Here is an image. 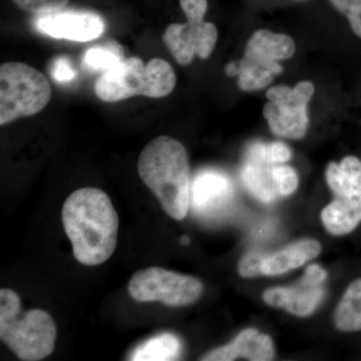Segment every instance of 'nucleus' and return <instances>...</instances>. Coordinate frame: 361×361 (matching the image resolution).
Returning a JSON list of instances; mask_svg holds the SVG:
<instances>
[{
	"instance_id": "11",
	"label": "nucleus",
	"mask_w": 361,
	"mask_h": 361,
	"mask_svg": "<svg viewBox=\"0 0 361 361\" xmlns=\"http://www.w3.org/2000/svg\"><path fill=\"white\" fill-rule=\"evenodd\" d=\"M327 272L318 264L308 266L298 283L291 287H273L263 293V300L272 307L282 308L298 317L312 314L325 296Z\"/></svg>"
},
{
	"instance_id": "26",
	"label": "nucleus",
	"mask_w": 361,
	"mask_h": 361,
	"mask_svg": "<svg viewBox=\"0 0 361 361\" xmlns=\"http://www.w3.org/2000/svg\"><path fill=\"white\" fill-rule=\"evenodd\" d=\"M180 242H182L184 245H187L188 243H189L190 240L187 238L186 236L182 237V239H180Z\"/></svg>"
},
{
	"instance_id": "7",
	"label": "nucleus",
	"mask_w": 361,
	"mask_h": 361,
	"mask_svg": "<svg viewBox=\"0 0 361 361\" xmlns=\"http://www.w3.org/2000/svg\"><path fill=\"white\" fill-rule=\"evenodd\" d=\"M51 99L44 73L23 63L0 66V125L40 113Z\"/></svg>"
},
{
	"instance_id": "3",
	"label": "nucleus",
	"mask_w": 361,
	"mask_h": 361,
	"mask_svg": "<svg viewBox=\"0 0 361 361\" xmlns=\"http://www.w3.org/2000/svg\"><path fill=\"white\" fill-rule=\"evenodd\" d=\"M56 334L49 313L32 310L21 315L20 296L11 289L0 290V339L20 360L37 361L51 355Z\"/></svg>"
},
{
	"instance_id": "14",
	"label": "nucleus",
	"mask_w": 361,
	"mask_h": 361,
	"mask_svg": "<svg viewBox=\"0 0 361 361\" xmlns=\"http://www.w3.org/2000/svg\"><path fill=\"white\" fill-rule=\"evenodd\" d=\"M232 184L226 176L215 171H204L195 178L191 200L195 210L209 214L222 208L232 196Z\"/></svg>"
},
{
	"instance_id": "1",
	"label": "nucleus",
	"mask_w": 361,
	"mask_h": 361,
	"mask_svg": "<svg viewBox=\"0 0 361 361\" xmlns=\"http://www.w3.org/2000/svg\"><path fill=\"white\" fill-rule=\"evenodd\" d=\"M65 231L78 262L96 266L116 250L118 216L110 197L97 188H82L66 198L61 211Z\"/></svg>"
},
{
	"instance_id": "10",
	"label": "nucleus",
	"mask_w": 361,
	"mask_h": 361,
	"mask_svg": "<svg viewBox=\"0 0 361 361\" xmlns=\"http://www.w3.org/2000/svg\"><path fill=\"white\" fill-rule=\"evenodd\" d=\"M129 292L139 302H161L169 306H186L196 302L203 293L198 278L160 267L139 270L130 278Z\"/></svg>"
},
{
	"instance_id": "8",
	"label": "nucleus",
	"mask_w": 361,
	"mask_h": 361,
	"mask_svg": "<svg viewBox=\"0 0 361 361\" xmlns=\"http://www.w3.org/2000/svg\"><path fill=\"white\" fill-rule=\"evenodd\" d=\"M180 6L187 21L169 25L163 40L176 61L188 66L195 56L207 59L212 54L217 44L218 30L214 23L204 20L208 11L207 0H180Z\"/></svg>"
},
{
	"instance_id": "25",
	"label": "nucleus",
	"mask_w": 361,
	"mask_h": 361,
	"mask_svg": "<svg viewBox=\"0 0 361 361\" xmlns=\"http://www.w3.org/2000/svg\"><path fill=\"white\" fill-rule=\"evenodd\" d=\"M51 77L59 84H66L75 80L77 73L71 65L70 59L61 56L54 59L52 63Z\"/></svg>"
},
{
	"instance_id": "17",
	"label": "nucleus",
	"mask_w": 361,
	"mask_h": 361,
	"mask_svg": "<svg viewBox=\"0 0 361 361\" xmlns=\"http://www.w3.org/2000/svg\"><path fill=\"white\" fill-rule=\"evenodd\" d=\"M271 167L272 165L269 164L247 160L242 173L249 191L263 203H272L278 197Z\"/></svg>"
},
{
	"instance_id": "2",
	"label": "nucleus",
	"mask_w": 361,
	"mask_h": 361,
	"mask_svg": "<svg viewBox=\"0 0 361 361\" xmlns=\"http://www.w3.org/2000/svg\"><path fill=\"white\" fill-rule=\"evenodd\" d=\"M137 172L171 218L186 217L192 185L187 149L179 141L168 135L152 140L140 155Z\"/></svg>"
},
{
	"instance_id": "5",
	"label": "nucleus",
	"mask_w": 361,
	"mask_h": 361,
	"mask_svg": "<svg viewBox=\"0 0 361 361\" xmlns=\"http://www.w3.org/2000/svg\"><path fill=\"white\" fill-rule=\"evenodd\" d=\"M295 51V42L289 35L258 30L249 37L243 58L226 66V73L236 75L237 85L244 92L263 90L283 71L280 61L292 58Z\"/></svg>"
},
{
	"instance_id": "6",
	"label": "nucleus",
	"mask_w": 361,
	"mask_h": 361,
	"mask_svg": "<svg viewBox=\"0 0 361 361\" xmlns=\"http://www.w3.org/2000/svg\"><path fill=\"white\" fill-rule=\"evenodd\" d=\"M325 180L334 200L322 212V224L334 236H345L361 224V160L344 157L339 163L330 161Z\"/></svg>"
},
{
	"instance_id": "22",
	"label": "nucleus",
	"mask_w": 361,
	"mask_h": 361,
	"mask_svg": "<svg viewBox=\"0 0 361 361\" xmlns=\"http://www.w3.org/2000/svg\"><path fill=\"white\" fill-rule=\"evenodd\" d=\"M331 6L345 16L351 30L361 39V0H329Z\"/></svg>"
},
{
	"instance_id": "19",
	"label": "nucleus",
	"mask_w": 361,
	"mask_h": 361,
	"mask_svg": "<svg viewBox=\"0 0 361 361\" xmlns=\"http://www.w3.org/2000/svg\"><path fill=\"white\" fill-rule=\"evenodd\" d=\"M123 59L122 47L116 42H106L87 49L84 56V65L89 70L104 73L115 68Z\"/></svg>"
},
{
	"instance_id": "12",
	"label": "nucleus",
	"mask_w": 361,
	"mask_h": 361,
	"mask_svg": "<svg viewBox=\"0 0 361 361\" xmlns=\"http://www.w3.org/2000/svg\"><path fill=\"white\" fill-rule=\"evenodd\" d=\"M39 32L54 39L85 42L97 39L104 30L103 18L87 11H56L40 14L35 21Z\"/></svg>"
},
{
	"instance_id": "24",
	"label": "nucleus",
	"mask_w": 361,
	"mask_h": 361,
	"mask_svg": "<svg viewBox=\"0 0 361 361\" xmlns=\"http://www.w3.org/2000/svg\"><path fill=\"white\" fill-rule=\"evenodd\" d=\"M265 255L259 252L246 253L238 263V272L242 277L252 278L262 275V263Z\"/></svg>"
},
{
	"instance_id": "23",
	"label": "nucleus",
	"mask_w": 361,
	"mask_h": 361,
	"mask_svg": "<svg viewBox=\"0 0 361 361\" xmlns=\"http://www.w3.org/2000/svg\"><path fill=\"white\" fill-rule=\"evenodd\" d=\"M18 8L32 13H51L61 11L70 0H11Z\"/></svg>"
},
{
	"instance_id": "13",
	"label": "nucleus",
	"mask_w": 361,
	"mask_h": 361,
	"mask_svg": "<svg viewBox=\"0 0 361 361\" xmlns=\"http://www.w3.org/2000/svg\"><path fill=\"white\" fill-rule=\"evenodd\" d=\"M274 355V344L269 336L254 329H247L230 343L207 353L201 360L232 361L243 357L252 361H267L272 360Z\"/></svg>"
},
{
	"instance_id": "16",
	"label": "nucleus",
	"mask_w": 361,
	"mask_h": 361,
	"mask_svg": "<svg viewBox=\"0 0 361 361\" xmlns=\"http://www.w3.org/2000/svg\"><path fill=\"white\" fill-rule=\"evenodd\" d=\"M334 322L339 331H361V278L346 288L337 304Z\"/></svg>"
},
{
	"instance_id": "9",
	"label": "nucleus",
	"mask_w": 361,
	"mask_h": 361,
	"mask_svg": "<svg viewBox=\"0 0 361 361\" xmlns=\"http://www.w3.org/2000/svg\"><path fill=\"white\" fill-rule=\"evenodd\" d=\"M314 92V85L310 80L299 82L294 87L277 85L268 89L262 114L271 132L284 139H303L310 128L308 104Z\"/></svg>"
},
{
	"instance_id": "4",
	"label": "nucleus",
	"mask_w": 361,
	"mask_h": 361,
	"mask_svg": "<svg viewBox=\"0 0 361 361\" xmlns=\"http://www.w3.org/2000/svg\"><path fill=\"white\" fill-rule=\"evenodd\" d=\"M176 84L174 68L168 61L153 59L145 65L141 59L133 56L102 73L94 85V92L106 103L137 96L160 99L170 94Z\"/></svg>"
},
{
	"instance_id": "15",
	"label": "nucleus",
	"mask_w": 361,
	"mask_h": 361,
	"mask_svg": "<svg viewBox=\"0 0 361 361\" xmlns=\"http://www.w3.org/2000/svg\"><path fill=\"white\" fill-rule=\"evenodd\" d=\"M322 244L313 239L299 240L271 255H265L262 275L276 276L296 269L312 260L322 252Z\"/></svg>"
},
{
	"instance_id": "21",
	"label": "nucleus",
	"mask_w": 361,
	"mask_h": 361,
	"mask_svg": "<svg viewBox=\"0 0 361 361\" xmlns=\"http://www.w3.org/2000/svg\"><path fill=\"white\" fill-rule=\"evenodd\" d=\"M271 174H272L273 182L276 188L278 196H290L296 191L299 184V178L296 171L290 166L284 165V164L272 165Z\"/></svg>"
},
{
	"instance_id": "20",
	"label": "nucleus",
	"mask_w": 361,
	"mask_h": 361,
	"mask_svg": "<svg viewBox=\"0 0 361 361\" xmlns=\"http://www.w3.org/2000/svg\"><path fill=\"white\" fill-rule=\"evenodd\" d=\"M291 149L282 142H273L270 144L255 142L247 151V160L261 161V163L277 165L285 164L290 160Z\"/></svg>"
},
{
	"instance_id": "18",
	"label": "nucleus",
	"mask_w": 361,
	"mask_h": 361,
	"mask_svg": "<svg viewBox=\"0 0 361 361\" xmlns=\"http://www.w3.org/2000/svg\"><path fill=\"white\" fill-rule=\"evenodd\" d=\"M182 351V343L172 334H161L153 337L135 349L130 360L135 361H167L179 357Z\"/></svg>"
}]
</instances>
